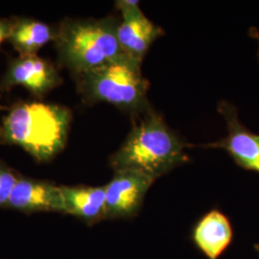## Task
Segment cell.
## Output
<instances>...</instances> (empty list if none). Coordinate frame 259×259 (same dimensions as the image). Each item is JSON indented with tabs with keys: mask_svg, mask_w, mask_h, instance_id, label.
I'll use <instances>...</instances> for the list:
<instances>
[{
	"mask_svg": "<svg viewBox=\"0 0 259 259\" xmlns=\"http://www.w3.org/2000/svg\"><path fill=\"white\" fill-rule=\"evenodd\" d=\"M128 137L110 158L114 171H133L157 181L186 163L188 146L151 108L137 116Z\"/></svg>",
	"mask_w": 259,
	"mask_h": 259,
	"instance_id": "1",
	"label": "cell"
},
{
	"mask_svg": "<svg viewBox=\"0 0 259 259\" xmlns=\"http://www.w3.org/2000/svg\"><path fill=\"white\" fill-rule=\"evenodd\" d=\"M71 120V111L63 106L21 103L4 117L0 136L38 162H47L65 148Z\"/></svg>",
	"mask_w": 259,
	"mask_h": 259,
	"instance_id": "2",
	"label": "cell"
},
{
	"mask_svg": "<svg viewBox=\"0 0 259 259\" xmlns=\"http://www.w3.org/2000/svg\"><path fill=\"white\" fill-rule=\"evenodd\" d=\"M118 23L112 17L65 19L54 40L59 63L75 77L127 56L117 38Z\"/></svg>",
	"mask_w": 259,
	"mask_h": 259,
	"instance_id": "3",
	"label": "cell"
},
{
	"mask_svg": "<svg viewBox=\"0 0 259 259\" xmlns=\"http://www.w3.org/2000/svg\"><path fill=\"white\" fill-rule=\"evenodd\" d=\"M141 64L128 56L75 76L78 92L85 102L111 104L134 116L150 109L149 82Z\"/></svg>",
	"mask_w": 259,
	"mask_h": 259,
	"instance_id": "4",
	"label": "cell"
},
{
	"mask_svg": "<svg viewBox=\"0 0 259 259\" xmlns=\"http://www.w3.org/2000/svg\"><path fill=\"white\" fill-rule=\"evenodd\" d=\"M120 12L117 38L123 52L141 64L151 46L163 35V30L145 17L139 1L122 0L115 3Z\"/></svg>",
	"mask_w": 259,
	"mask_h": 259,
	"instance_id": "5",
	"label": "cell"
},
{
	"mask_svg": "<svg viewBox=\"0 0 259 259\" xmlns=\"http://www.w3.org/2000/svg\"><path fill=\"white\" fill-rule=\"evenodd\" d=\"M156 180L133 171H114L106 189V220L131 219L139 214Z\"/></svg>",
	"mask_w": 259,
	"mask_h": 259,
	"instance_id": "6",
	"label": "cell"
},
{
	"mask_svg": "<svg viewBox=\"0 0 259 259\" xmlns=\"http://www.w3.org/2000/svg\"><path fill=\"white\" fill-rule=\"evenodd\" d=\"M218 111L226 119L228 136L217 142L202 145L205 148L223 149L238 166L259 174V135L246 128L238 117V111L230 103L222 101Z\"/></svg>",
	"mask_w": 259,
	"mask_h": 259,
	"instance_id": "7",
	"label": "cell"
},
{
	"mask_svg": "<svg viewBox=\"0 0 259 259\" xmlns=\"http://www.w3.org/2000/svg\"><path fill=\"white\" fill-rule=\"evenodd\" d=\"M62 83L55 66L37 55L19 56L3 79L5 88L21 85L36 96H42Z\"/></svg>",
	"mask_w": 259,
	"mask_h": 259,
	"instance_id": "8",
	"label": "cell"
},
{
	"mask_svg": "<svg viewBox=\"0 0 259 259\" xmlns=\"http://www.w3.org/2000/svg\"><path fill=\"white\" fill-rule=\"evenodd\" d=\"M6 207L20 212L65 214L61 187L40 180L19 177Z\"/></svg>",
	"mask_w": 259,
	"mask_h": 259,
	"instance_id": "9",
	"label": "cell"
},
{
	"mask_svg": "<svg viewBox=\"0 0 259 259\" xmlns=\"http://www.w3.org/2000/svg\"><path fill=\"white\" fill-rule=\"evenodd\" d=\"M233 228L229 217L214 208L195 223L190 239L207 259H219L233 241Z\"/></svg>",
	"mask_w": 259,
	"mask_h": 259,
	"instance_id": "10",
	"label": "cell"
},
{
	"mask_svg": "<svg viewBox=\"0 0 259 259\" xmlns=\"http://www.w3.org/2000/svg\"><path fill=\"white\" fill-rule=\"evenodd\" d=\"M60 187L65 214L77 217L88 226L106 220L105 186L61 185Z\"/></svg>",
	"mask_w": 259,
	"mask_h": 259,
	"instance_id": "11",
	"label": "cell"
},
{
	"mask_svg": "<svg viewBox=\"0 0 259 259\" xmlns=\"http://www.w3.org/2000/svg\"><path fill=\"white\" fill-rule=\"evenodd\" d=\"M56 31L47 24L29 19L15 20L10 35V44L19 56L37 55L38 50L49 41L55 40Z\"/></svg>",
	"mask_w": 259,
	"mask_h": 259,
	"instance_id": "12",
	"label": "cell"
},
{
	"mask_svg": "<svg viewBox=\"0 0 259 259\" xmlns=\"http://www.w3.org/2000/svg\"><path fill=\"white\" fill-rule=\"evenodd\" d=\"M19 177L12 168L0 160V207L7 206Z\"/></svg>",
	"mask_w": 259,
	"mask_h": 259,
	"instance_id": "13",
	"label": "cell"
},
{
	"mask_svg": "<svg viewBox=\"0 0 259 259\" xmlns=\"http://www.w3.org/2000/svg\"><path fill=\"white\" fill-rule=\"evenodd\" d=\"M14 24H15V20L0 19V47L5 40L9 39Z\"/></svg>",
	"mask_w": 259,
	"mask_h": 259,
	"instance_id": "14",
	"label": "cell"
},
{
	"mask_svg": "<svg viewBox=\"0 0 259 259\" xmlns=\"http://www.w3.org/2000/svg\"><path fill=\"white\" fill-rule=\"evenodd\" d=\"M249 34H250V37L257 39V41H258V53H257V55H258L259 60V31L257 30V28L251 27L250 31H249Z\"/></svg>",
	"mask_w": 259,
	"mask_h": 259,
	"instance_id": "15",
	"label": "cell"
},
{
	"mask_svg": "<svg viewBox=\"0 0 259 259\" xmlns=\"http://www.w3.org/2000/svg\"><path fill=\"white\" fill-rule=\"evenodd\" d=\"M254 249L257 251V253H258L259 255V243L258 244H255V245H254Z\"/></svg>",
	"mask_w": 259,
	"mask_h": 259,
	"instance_id": "16",
	"label": "cell"
}]
</instances>
